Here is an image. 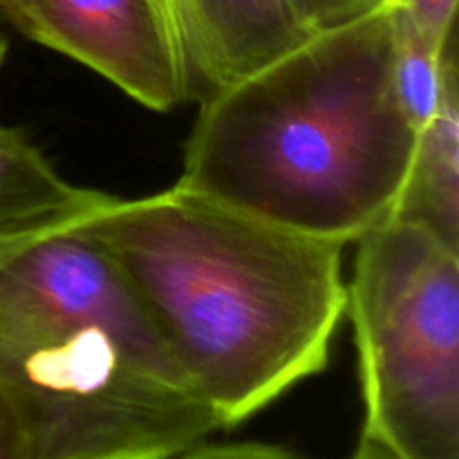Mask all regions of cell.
<instances>
[{
  "mask_svg": "<svg viewBox=\"0 0 459 459\" xmlns=\"http://www.w3.org/2000/svg\"><path fill=\"white\" fill-rule=\"evenodd\" d=\"M4 54H7V39H4V36L0 34V63H3Z\"/></svg>",
  "mask_w": 459,
  "mask_h": 459,
  "instance_id": "cell-14",
  "label": "cell"
},
{
  "mask_svg": "<svg viewBox=\"0 0 459 459\" xmlns=\"http://www.w3.org/2000/svg\"><path fill=\"white\" fill-rule=\"evenodd\" d=\"M79 227L115 260L222 429L327 366L345 316L343 242L179 184L139 200L108 195Z\"/></svg>",
  "mask_w": 459,
  "mask_h": 459,
  "instance_id": "cell-1",
  "label": "cell"
},
{
  "mask_svg": "<svg viewBox=\"0 0 459 459\" xmlns=\"http://www.w3.org/2000/svg\"><path fill=\"white\" fill-rule=\"evenodd\" d=\"M314 31L343 25L379 7L384 0H290Z\"/></svg>",
  "mask_w": 459,
  "mask_h": 459,
  "instance_id": "cell-10",
  "label": "cell"
},
{
  "mask_svg": "<svg viewBox=\"0 0 459 459\" xmlns=\"http://www.w3.org/2000/svg\"><path fill=\"white\" fill-rule=\"evenodd\" d=\"M200 101L182 188L343 245L390 220L420 128L384 3Z\"/></svg>",
  "mask_w": 459,
  "mask_h": 459,
  "instance_id": "cell-2",
  "label": "cell"
},
{
  "mask_svg": "<svg viewBox=\"0 0 459 459\" xmlns=\"http://www.w3.org/2000/svg\"><path fill=\"white\" fill-rule=\"evenodd\" d=\"M385 9L417 34L446 45L455 36L457 0H384Z\"/></svg>",
  "mask_w": 459,
  "mask_h": 459,
  "instance_id": "cell-9",
  "label": "cell"
},
{
  "mask_svg": "<svg viewBox=\"0 0 459 459\" xmlns=\"http://www.w3.org/2000/svg\"><path fill=\"white\" fill-rule=\"evenodd\" d=\"M350 459H393V457L385 455V453L381 451V448H377L375 444L361 439V442H359V446H357V451H354V455Z\"/></svg>",
  "mask_w": 459,
  "mask_h": 459,
  "instance_id": "cell-13",
  "label": "cell"
},
{
  "mask_svg": "<svg viewBox=\"0 0 459 459\" xmlns=\"http://www.w3.org/2000/svg\"><path fill=\"white\" fill-rule=\"evenodd\" d=\"M390 220L415 227L459 251V79L457 45L446 56L442 94L420 126Z\"/></svg>",
  "mask_w": 459,
  "mask_h": 459,
  "instance_id": "cell-6",
  "label": "cell"
},
{
  "mask_svg": "<svg viewBox=\"0 0 459 459\" xmlns=\"http://www.w3.org/2000/svg\"><path fill=\"white\" fill-rule=\"evenodd\" d=\"M0 459H30L12 402L0 388Z\"/></svg>",
  "mask_w": 459,
  "mask_h": 459,
  "instance_id": "cell-12",
  "label": "cell"
},
{
  "mask_svg": "<svg viewBox=\"0 0 459 459\" xmlns=\"http://www.w3.org/2000/svg\"><path fill=\"white\" fill-rule=\"evenodd\" d=\"M390 18H393L394 27L397 92L408 117L420 128L437 108L439 94H442L444 70H446V56L451 45L455 43V36L446 45H437L417 34L412 27L403 25L393 13H390Z\"/></svg>",
  "mask_w": 459,
  "mask_h": 459,
  "instance_id": "cell-8",
  "label": "cell"
},
{
  "mask_svg": "<svg viewBox=\"0 0 459 459\" xmlns=\"http://www.w3.org/2000/svg\"><path fill=\"white\" fill-rule=\"evenodd\" d=\"M106 197L67 182L21 130L0 124V238L72 222Z\"/></svg>",
  "mask_w": 459,
  "mask_h": 459,
  "instance_id": "cell-7",
  "label": "cell"
},
{
  "mask_svg": "<svg viewBox=\"0 0 459 459\" xmlns=\"http://www.w3.org/2000/svg\"><path fill=\"white\" fill-rule=\"evenodd\" d=\"M354 245L345 314L361 370V439L393 459H459V251L397 220Z\"/></svg>",
  "mask_w": 459,
  "mask_h": 459,
  "instance_id": "cell-4",
  "label": "cell"
},
{
  "mask_svg": "<svg viewBox=\"0 0 459 459\" xmlns=\"http://www.w3.org/2000/svg\"><path fill=\"white\" fill-rule=\"evenodd\" d=\"M173 459H303L269 444H197Z\"/></svg>",
  "mask_w": 459,
  "mask_h": 459,
  "instance_id": "cell-11",
  "label": "cell"
},
{
  "mask_svg": "<svg viewBox=\"0 0 459 459\" xmlns=\"http://www.w3.org/2000/svg\"><path fill=\"white\" fill-rule=\"evenodd\" d=\"M0 388L30 459H173L224 430L79 218L0 238Z\"/></svg>",
  "mask_w": 459,
  "mask_h": 459,
  "instance_id": "cell-3",
  "label": "cell"
},
{
  "mask_svg": "<svg viewBox=\"0 0 459 459\" xmlns=\"http://www.w3.org/2000/svg\"><path fill=\"white\" fill-rule=\"evenodd\" d=\"M0 13L22 36L74 58L151 110H175L191 99L161 0H0Z\"/></svg>",
  "mask_w": 459,
  "mask_h": 459,
  "instance_id": "cell-5",
  "label": "cell"
}]
</instances>
